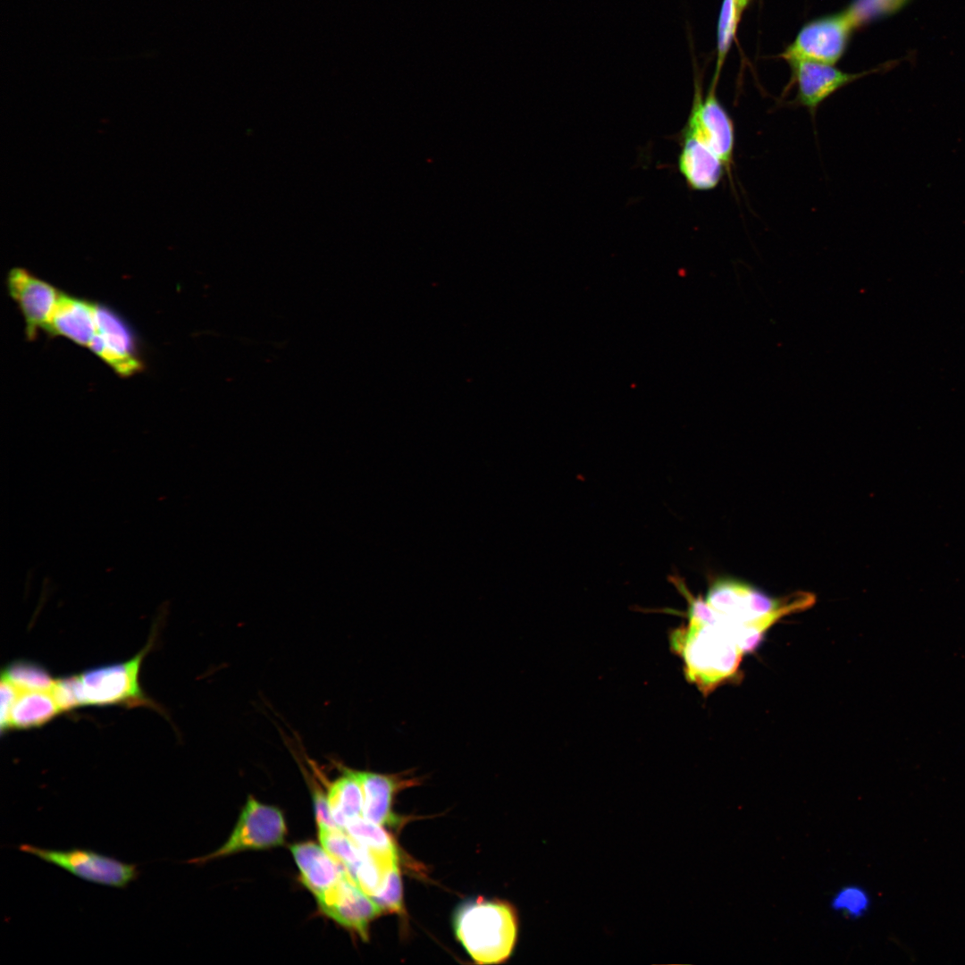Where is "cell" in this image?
<instances>
[{"instance_id": "2", "label": "cell", "mask_w": 965, "mask_h": 965, "mask_svg": "<svg viewBox=\"0 0 965 965\" xmlns=\"http://www.w3.org/2000/svg\"><path fill=\"white\" fill-rule=\"evenodd\" d=\"M453 927L457 940L474 962L499 964L513 952L518 921L509 903L479 897L457 908Z\"/></svg>"}, {"instance_id": "21", "label": "cell", "mask_w": 965, "mask_h": 965, "mask_svg": "<svg viewBox=\"0 0 965 965\" xmlns=\"http://www.w3.org/2000/svg\"><path fill=\"white\" fill-rule=\"evenodd\" d=\"M5 679L21 690L51 691L55 680L40 665L29 661H15L2 671Z\"/></svg>"}, {"instance_id": "3", "label": "cell", "mask_w": 965, "mask_h": 965, "mask_svg": "<svg viewBox=\"0 0 965 965\" xmlns=\"http://www.w3.org/2000/svg\"><path fill=\"white\" fill-rule=\"evenodd\" d=\"M706 601L730 622L770 628L783 617L811 606L814 596L799 592L774 599L742 582L719 578L709 586Z\"/></svg>"}, {"instance_id": "17", "label": "cell", "mask_w": 965, "mask_h": 965, "mask_svg": "<svg viewBox=\"0 0 965 965\" xmlns=\"http://www.w3.org/2000/svg\"><path fill=\"white\" fill-rule=\"evenodd\" d=\"M341 776L329 786L327 799L332 817L343 831L355 818L362 817L363 791L354 769L340 766Z\"/></svg>"}, {"instance_id": "10", "label": "cell", "mask_w": 965, "mask_h": 965, "mask_svg": "<svg viewBox=\"0 0 965 965\" xmlns=\"http://www.w3.org/2000/svg\"><path fill=\"white\" fill-rule=\"evenodd\" d=\"M7 287L23 315L29 339L33 338L38 329L48 330L62 293L23 268H13L9 272Z\"/></svg>"}, {"instance_id": "25", "label": "cell", "mask_w": 965, "mask_h": 965, "mask_svg": "<svg viewBox=\"0 0 965 965\" xmlns=\"http://www.w3.org/2000/svg\"><path fill=\"white\" fill-rule=\"evenodd\" d=\"M51 693L61 711L70 710L80 706L75 676L55 680Z\"/></svg>"}, {"instance_id": "6", "label": "cell", "mask_w": 965, "mask_h": 965, "mask_svg": "<svg viewBox=\"0 0 965 965\" xmlns=\"http://www.w3.org/2000/svg\"><path fill=\"white\" fill-rule=\"evenodd\" d=\"M286 832L285 819L280 810L249 796L224 844L214 852L191 860L190 862L204 863L241 851L278 846L283 843Z\"/></svg>"}, {"instance_id": "12", "label": "cell", "mask_w": 965, "mask_h": 965, "mask_svg": "<svg viewBox=\"0 0 965 965\" xmlns=\"http://www.w3.org/2000/svg\"><path fill=\"white\" fill-rule=\"evenodd\" d=\"M788 63L797 88V101L811 111L861 75L844 72L835 64L825 63L809 60H791Z\"/></svg>"}, {"instance_id": "16", "label": "cell", "mask_w": 965, "mask_h": 965, "mask_svg": "<svg viewBox=\"0 0 965 965\" xmlns=\"http://www.w3.org/2000/svg\"><path fill=\"white\" fill-rule=\"evenodd\" d=\"M47 331L88 347L96 331V305L61 294Z\"/></svg>"}, {"instance_id": "28", "label": "cell", "mask_w": 965, "mask_h": 965, "mask_svg": "<svg viewBox=\"0 0 965 965\" xmlns=\"http://www.w3.org/2000/svg\"><path fill=\"white\" fill-rule=\"evenodd\" d=\"M736 1H737L739 11L741 12V13H743V10L748 5L750 0H736Z\"/></svg>"}, {"instance_id": "13", "label": "cell", "mask_w": 965, "mask_h": 965, "mask_svg": "<svg viewBox=\"0 0 965 965\" xmlns=\"http://www.w3.org/2000/svg\"><path fill=\"white\" fill-rule=\"evenodd\" d=\"M361 785L364 797L362 817L381 826L393 825L397 817L392 812V802L397 793L418 783V778L408 777V773L381 774L355 770Z\"/></svg>"}, {"instance_id": "14", "label": "cell", "mask_w": 965, "mask_h": 965, "mask_svg": "<svg viewBox=\"0 0 965 965\" xmlns=\"http://www.w3.org/2000/svg\"><path fill=\"white\" fill-rule=\"evenodd\" d=\"M678 168L688 187L699 191L715 189L727 171L724 163L704 143L684 132Z\"/></svg>"}, {"instance_id": "11", "label": "cell", "mask_w": 965, "mask_h": 965, "mask_svg": "<svg viewBox=\"0 0 965 965\" xmlns=\"http://www.w3.org/2000/svg\"><path fill=\"white\" fill-rule=\"evenodd\" d=\"M88 348L122 376L141 369L129 329L106 307L96 306V331Z\"/></svg>"}, {"instance_id": "15", "label": "cell", "mask_w": 965, "mask_h": 965, "mask_svg": "<svg viewBox=\"0 0 965 965\" xmlns=\"http://www.w3.org/2000/svg\"><path fill=\"white\" fill-rule=\"evenodd\" d=\"M300 880L315 898L332 888L346 871L321 845L312 842L290 846Z\"/></svg>"}, {"instance_id": "22", "label": "cell", "mask_w": 965, "mask_h": 965, "mask_svg": "<svg viewBox=\"0 0 965 965\" xmlns=\"http://www.w3.org/2000/svg\"><path fill=\"white\" fill-rule=\"evenodd\" d=\"M741 15L736 0H723L717 23V65L713 81H717L734 38Z\"/></svg>"}, {"instance_id": "4", "label": "cell", "mask_w": 965, "mask_h": 965, "mask_svg": "<svg viewBox=\"0 0 965 965\" xmlns=\"http://www.w3.org/2000/svg\"><path fill=\"white\" fill-rule=\"evenodd\" d=\"M149 646L126 662L91 668L75 676L80 706L149 704L138 679L141 661Z\"/></svg>"}, {"instance_id": "23", "label": "cell", "mask_w": 965, "mask_h": 965, "mask_svg": "<svg viewBox=\"0 0 965 965\" xmlns=\"http://www.w3.org/2000/svg\"><path fill=\"white\" fill-rule=\"evenodd\" d=\"M382 913H401L403 910L402 883L399 861H393L386 868L384 883L379 893L371 896Z\"/></svg>"}, {"instance_id": "19", "label": "cell", "mask_w": 965, "mask_h": 965, "mask_svg": "<svg viewBox=\"0 0 965 965\" xmlns=\"http://www.w3.org/2000/svg\"><path fill=\"white\" fill-rule=\"evenodd\" d=\"M344 831L358 846L384 865L399 860L397 845L381 825L359 817L350 821Z\"/></svg>"}, {"instance_id": "24", "label": "cell", "mask_w": 965, "mask_h": 965, "mask_svg": "<svg viewBox=\"0 0 965 965\" xmlns=\"http://www.w3.org/2000/svg\"><path fill=\"white\" fill-rule=\"evenodd\" d=\"M869 905L867 893L857 885H847L838 890L832 898L831 906L835 911L850 917L863 915Z\"/></svg>"}, {"instance_id": "20", "label": "cell", "mask_w": 965, "mask_h": 965, "mask_svg": "<svg viewBox=\"0 0 965 965\" xmlns=\"http://www.w3.org/2000/svg\"><path fill=\"white\" fill-rule=\"evenodd\" d=\"M321 845L351 874L365 859L367 852L343 830L318 829Z\"/></svg>"}, {"instance_id": "8", "label": "cell", "mask_w": 965, "mask_h": 965, "mask_svg": "<svg viewBox=\"0 0 965 965\" xmlns=\"http://www.w3.org/2000/svg\"><path fill=\"white\" fill-rule=\"evenodd\" d=\"M716 84L712 81L705 97L702 96L701 88L696 87L684 132L704 143L724 163L728 171L734 150V126L716 96Z\"/></svg>"}, {"instance_id": "27", "label": "cell", "mask_w": 965, "mask_h": 965, "mask_svg": "<svg viewBox=\"0 0 965 965\" xmlns=\"http://www.w3.org/2000/svg\"><path fill=\"white\" fill-rule=\"evenodd\" d=\"M1 731L9 729V717L12 708L21 692V689L5 679L1 680Z\"/></svg>"}, {"instance_id": "26", "label": "cell", "mask_w": 965, "mask_h": 965, "mask_svg": "<svg viewBox=\"0 0 965 965\" xmlns=\"http://www.w3.org/2000/svg\"><path fill=\"white\" fill-rule=\"evenodd\" d=\"M313 800L318 829L342 830L332 817L327 795L317 787H314Z\"/></svg>"}, {"instance_id": "18", "label": "cell", "mask_w": 965, "mask_h": 965, "mask_svg": "<svg viewBox=\"0 0 965 965\" xmlns=\"http://www.w3.org/2000/svg\"><path fill=\"white\" fill-rule=\"evenodd\" d=\"M60 712L51 691L21 690L10 713L9 729L37 727Z\"/></svg>"}, {"instance_id": "7", "label": "cell", "mask_w": 965, "mask_h": 965, "mask_svg": "<svg viewBox=\"0 0 965 965\" xmlns=\"http://www.w3.org/2000/svg\"><path fill=\"white\" fill-rule=\"evenodd\" d=\"M854 27L846 11L811 21L801 29L783 58L835 64L843 55Z\"/></svg>"}, {"instance_id": "5", "label": "cell", "mask_w": 965, "mask_h": 965, "mask_svg": "<svg viewBox=\"0 0 965 965\" xmlns=\"http://www.w3.org/2000/svg\"><path fill=\"white\" fill-rule=\"evenodd\" d=\"M19 850L85 881L110 887L125 888L139 876L136 864L126 863L89 849L57 850L24 843L19 846Z\"/></svg>"}, {"instance_id": "1", "label": "cell", "mask_w": 965, "mask_h": 965, "mask_svg": "<svg viewBox=\"0 0 965 965\" xmlns=\"http://www.w3.org/2000/svg\"><path fill=\"white\" fill-rule=\"evenodd\" d=\"M669 644L684 662L685 678L703 695L736 678L743 652L717 621L714 609L708 621L687 619L671 631Z\"/></svg>"}, {"instance_id": "9", "label": "cell", "mask_w": 965, "mask_h": 965, "mask_svg": "<svg viewBox=\"0 0 965 965\" xmlns=\"http://www.w3.org/2000/svg\"><path fill=\"white\" fill-rule=\"evenodd\" d=\"M316 900L326 916L355 931L363 940L368 937L370 922L382 914L380 907L347 869L338 883Z\"/></svg>"}]
</instances>
